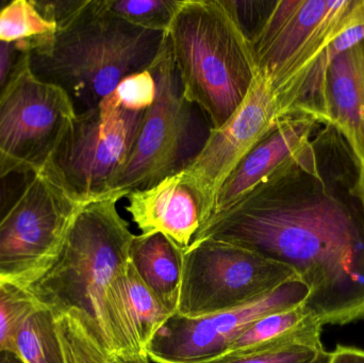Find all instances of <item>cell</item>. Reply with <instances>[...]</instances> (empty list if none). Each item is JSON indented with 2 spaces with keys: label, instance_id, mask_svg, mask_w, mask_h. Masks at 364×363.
Wrapping results in <instances>:
<instances>
[{
  "label": "cell",
  "instance_id": "1",
  "mask_svg": "<svg viewBox=\"0 0 364 363\" xmlns=\"http://www.w3.org/2000/svg\"><path fill=\"white\" fill-rule=\"evenodd\" d=\"M201 239L237 245L292 269L309 289L306 306L323 325L364 319V215L327 187L318 162L261 181L212 215L193 241Z\"/></svg>",
  "mask_w": 364,
  "mask_h": 363
},
{
  "label": "cell",
  "instance_id": "2",
  "mask_svg": "<svg viewBox=\"0 0 364 363\" xmlns=\"http://www.w3.org/2000/svg\"><path fill=\"white\" fill-rule=\"evenodd\" d=\"M126 194L87 202L44 272L26 286L55 319L70 311L87 318L110 354L143 353L127 306L126 270L134 234L119 215Z\"/></svg>",
  "mask_w": 364,
  "mask_h": 363
},
{
  "label": "cell",
  "instance_id": "3",
  "mask_svg": "<svg viewBox=\"0 0 364 363\" xmlns=\"http://www.w3.org/2000/svg\"><path fill=\"white\" fill-rule=\"evenodd\" d=\"M57 23L48 36L21 45L34 75L61 87L77 113L97 107L129 75L149 70L164 32L112 14L106 0H45Z\"/></svg>",
  "mask_w": 364,
  "mask_h": 363
},
{
  "label": "cell",
  "instance_id": "4",
  "mask_svg": "<svg viewBox=\"0 0 364 363\" xmlns=\"http://www.w3.org/2000/svg\"><path fill=\"white\" fill-rule=\"evenodd\" d=\"M166 38L184 99L218 129L258 75L252 40L227 0H181Z\"/></svg>",
  "mask_w": 364,
  "mask_h": 363
},
{
  "label": "cell",
  "instance_id": "5",
  "mask_svg": "<svg viewBox=\"0 0 364 363\" xmlns=\"http://www.w3.org/2000/svg\"><path fill=\"white\" fill-rule=\"evenodd\" d=\"M149 70L157 85L155 102L145 111L127 162L111 189L126 196L186 170L211 129L201 111L184 99L166 33Z\"/></svg>",
  "mask_w": 364,
  "mask_h": 363
},
{
  "label": "cell",
  "instance_id": "6",
  "mask_svg": "<svg viewBox=\"0 0 364 363\" xmlns=\"http://www.w3.org/2000/svg\"><path fill=\"white\" fill-rule=\"evenodd\" d=\"M299 279L284 264L213 239L183 251L176 315L198 319L252 304Z\"/></svg>",
  "mask_w": 364,
  "mask_h": 363
},
{
  "label": "cell",
  "instance_id": "7",
  "mask_svg": "<svg viewBox=\"0 0 364 363\" xmlns=\"http://www.w3.org/2000/svg\"><path fill=\"white\" fill-rule=\"evenodd\" d=\"M76 114L68 93L36 77L25 53L0 94V175L41 172Z\"/></svg>",
  "mask_w": 364,
  "mask_h": 363
},
{
  "label": "cell",
  "instance_id": "8",
  "mask_svg": "<svg viewBox=\"0 0 364 363\" xmlns=\"http://www.w3.org/2000/svg\"><path fill=\"white\" fill-rule=\"evenodd\" d=\"M143 115L102 102L77 113L43 170L85 204L109 195L129 157Z\"/></svg>",
  "mask_w": 364,
  "mask_h": 363
},
{
  "label": "cell",
  "instance_id": "9",
  "mask_svg": "<svg viewBox=\"0 0 364 363\" xmlns=\"http://www.w3.org/2000/svg\"><path fill=\"white\" fill-rule=\"evenodd\" d=\"M83 205L46 170L34 174L0 222V279L26 287L40 276Z\"/></svg>",
  "mask_w": 364,
  "mask_h": 363
},
{
  "label": "cell",
  "instance_id": "10",
  "mask_svg": "<svg viewBox=\"0 0 364 363\" xmlns=\"http://www.w3.org/2000/svg\"><path fill=\"white\" fill-rule=\"evenodd\" d=\"M282 119L271 79L259 70L241 106L222 127L210 129L203 148L181 172L198 195L203 225L213 215L216 196L225 181Z\"/></svg>",
  "mask_w": 364,
  "mask_h": 363
},
{
  "label": "cell",
  "instance_id": "11",
  "mask_svg": "<svg viewBox=\"0 0 364 363\" xmlns=\"http://www.w3.org/2000/svg\"><path fill=\"white\" fill-rule=\"evenodd\" d=\"M308 296L307 286L295 279L264 298L232 310L198 319L175 313L158 330L145 352L151 362L156 363L215 362L257 320L299 306Z\"/></svg>",
  "mask_w": 364,
  "mask_h": 363
},
{
  "label": "cell",
  "instance_id": "12",
  "mask_svg": "<svg viewBox=\"0 0 364 363\" xmlns=\"http://www.w3.org/2000/svg\"><path fill=\"white\" fill-rule=\"evenodd\" d=\"M352 0H278L252 44L259 70L274 79L303 63Z\"/></svg>",
  "mask_w": 364,
  "mask_h": 363
},
{
  "label": "cell",
  "instance_id": "13",
  "mask_svg": "<svg viewBox=\"0 0 364 363\" xmlns=\"http://www.w3.org/2000/svg\"><path fill=\"white\" fill-rule=\"evenodd\" d=\"M316 124L303 115L280 119L225 181L212 215L230 208L261 181L279 170L318 162L311 140Z\"/></svg>",
  "mask_w": 364,
  "mask_h": 363
},
{
  "label": "cell",
  "instance_id": "14",
  "mask_svg": "<svg viewBox=\"0 0 364 363\" xmlns=\"http://www.w3.org/2000/svg\"><path fill=\"white\" fill-rule=\"evenodd\" d=\"M126 211L142 234H161L186 249L203 223L198 195L182 173L127 196Z\"/></svg>",
  "mask_w": 364,
  "mask_h": 363
},
{
  "label": "cell",
  "instance_id": "15",
  "mask_svg": "<svg viewBox=\"0 0 364 363\" xmlns=\"http://www.w3.org/2000/svg\"><path fill=\"white\" fill-rule=\"evenodd\" d=\"M320 123L342 134L356 162L364 164V40L333 60L327 70Z\"/></svg>",
  "mask_w": 364,
  "mask_h": 363
},
{
  "label": "cell",
  "instance_id": "16",
  "mask_svg": "<svg viewBox=\"0 0 364 363\" xmlns=\"http://www.w3.org/2000/svg\"><path fill=\"white\" fill-rule=\"evenodd\" d=\"M322 322L305 303L260 318L248 326L220 359L243 357L288 347H310L324 351L321 336ZM218 359V360H220Z\"/></svg>",
  "mask_w": 364,
  "mask_h": 363
},
{
  "label": "cell",
  "instance_id": "17",
  "mask_svg": "<svg viewBox=\"0 0 364 363\" xmlns=\"http://www.w3.org/2000/svg\"><path fill=\"white\" fill-rule=\"evenodd\" d=\"M183 249L161 234H134L129 260L145 285L172 315L178 307Z\"/></svg>",
  "mask_w": 364,
  "mask_h": 363
},
{
  "label": "cell",
  "instance_id": "18",
  "mask_svg": "<svg viewBox=\"0 0 364 363\" xmlns=\"http://www.w3.org/2000/svg\"><path fill=\"white\" fill-rule=\"evenodd\" d=\"M11 353L23 363H65L57 319L50 310L36 303L19 325Z\"/></svg>",
  "mask_w": 364,
  "mask_h": 363
},
{
  "label": "cell",
  "instance_id": "19",
  "mask_svg": "<svg viewBox=\"0 0 364 363\" xmlns=\"http://www.w3.org/2000/svg\"><path fill=\"white\" fill-rule=\"evenodd\" d=\"M55 28L44 0H12L0 8V42L26 45L53 33Z\"/></svg>",
  "mask_w": 364,
  "mask_h": 363
},
{
  "label": "cell",
  "instance_id": "20",
  "mask_svg": "<svg viewBox=\"0 0 364 363\" xmlns=\"http://www.w3.org/2000/svg\"><path fill=\"white\" fill-rule=\"evenodd\" d=\"M126 293L128 311L139 343L145 351L158 330L173 315L145 285L130 260L126 270Z\"/></svg>",
  "mask_w": 364,
  "mask_h": 363
},
{
  "label": "cell",
  "instance_id": "21",
  "mask_svg": "<svg viewBox=\"0 0 364 363\" xmlns=\"http://www.w3.org/2000/svg\"><path fill=\"white\" fill-rule=\"evenodd\" d=\"M57 330L65 363H107L110 353L82 313L73 310L60 315Z\"/></svg>",
  "mask_w": 364,
  "mask_h": 363
},
{
  "label": "cell",
  "instance_id": "22",
  "mask_svg": "<svg viewBox=\"0 0 364 363\" xmlns=\"http://www.w3.org/2000/svg\"><path fill=\"white\" fill-rule=\"evenodd\" d=\"M181 0H106L107 9L127 23L149 30L168 31Z\"/></svg>",
  "mask_w": 364,
  "mask_h": 363
},
{
  "label": "cell",
  "instance_id": "23",
  "mask_svg": "<svg viewBox=\"0 0 364 363\" xmlns=\"http://www.w3.org/2000/svg\"><path fill=\"white\" fill-rule=\"evenodd\" d=\"M36 305L25 286L0 279V354L11 353L19 325Z\"/></svg>",
  "mask_w": 364,
  "mask_h": 363
},
{
  "label": "cell",
  "instance_id": "24",
  "mask_svg": "<svg viewBox=\"0 0 364 363\" xmlns=\"http://www.w3.org/2000/svg\"><path fill=\"white\" fill-rule=\"evenodd\" d=\"M157 85L149 70L129 75L107 96L102 104L132 112H145L155 102Z\"/></svg>",
  "mask_w": 364,
  "mask_h": 363
},
{
  "label": "cell",
  "instance_id": "25",
  "mask_svg": "<svg viewBox=\"0 0 364 363\" xmlns=\"http://www.w3.org/2000/svg\"><path fill=\"white\" fill-rule=\"evenodd\" d=\"M242 29L252 40L264 23L275 1L263 0H227Z\"/></svg>",
  "mask_w": 364,
  "mask_h": 363
},
{
  "label": "cell",
  "instance_id": "26",
  "mask_svg": "<svg viewBox=\"0 0 364 363\" xmlns=\"http://www.w3.org/2000/svg\"><path fill=\"white\" fill-rule=\"evenodd\" d=\"M321 352L310 347H294L210 363H312Z\"/></svg>",
  "mask_w": 364,
  "mask_h": 363
},
{
  "label": "cell",
  "instance_id": "27",
  "mask_svg": "<svg viewBox=\"0 0 364 363\" xmlns=\"http://www.w3.org/2000/svg\"><path fill=\"white\" fill-rule=\"evenodd\" d=\"M33 175H12L8 177L0 175V222L16 202Z\"/></svg>",
  "mask_w": 364,
  "mask_h": 363
},
{
  "label": "cell",
  "instance_id": "28",
  "mask_svg": "<svg viewBox=\"0 0 364 363\" xmlns=\"http://www.w3.org/2000/svg\"><path fill=\"white\" fill-rule=\"evenodd\" d=\"M25 53V49L19 44L0 42V94L8 85Z\"/></svg>",
  "mask_w": 364,
  "mask_h": 363
},
{
  "label": "cell",
  "instance_id": "29",
  "mask_svg": "<svg viewBox=\"0 0 364 363\" xmlns=\"http://www.w3.org/2000/svg\"><path fill=\"white\" fill-rule=\"evenodd\" d=\"M329 363H364V351L339 345L335 351L331 352Z\"/></svg>",
  "mask_w": 364,
  "mask_h": 363
},
{
  "label": "cell",
  "instance_id": "30",
  "mask_svg": "<svg viewBox=\"0 0 364 363\" xmlns=\"http://www.w3.org/2000/svg\"><path fill=\"white\" fill-rule=\"evenodd\" d=\"M107 363H151L146 352L138 354H110Z\"/></svg>",
  "mask_w": 364,
  "mask_h": 363
},
{
  "label": "cell",
  "instance_id": "31",
  "mask_svg": "<svg viewBox=\"0 0 364 363\" xmlns=\"http://www.w3.org/2000/svg\"><path fill=\"white\" fill-rule=\"evenodd\" d=\"M352 193L358 200L364 215V164L358 168V175H357L356 181L353 187Z\"/></svg>",
  "mask_w": 364,
  "mask_h": 363
},
{
  "label": "cell",
  "instance_id": "32",
  "mask_svg": "<svg viewBox=\"0 0 364 363\" xmlns=\"http://www.w3.org/2000/svg\"><path fill=\"white\" fill-rule=\"evenodd\" d=\"M0 363H23L17 356L12 353L0 354Z\"/></svg>",
  "mask_w": 364,
  "mask_h": 363
},
{
  "label": "cell",
  "instance_id": "33",
  "mask_svg": "<svg viewBox=\"0 0 364 363\" xmlns=\"http://www.w3.org/2000/svg\"><path fill=\"white\" fill-rule=\"evenodd\" d=\"M331 362V352L323 351L316 356L312 363H329Z\"/></svg>",
  "mask_w": 364,
  "mask_h": 363
},
{
  "label": "cell",
  "instance_id": "34",
  "mask_svg": "<svg viewBox=\"0 0 364 363\" xmlns=\"http://www.w3.org/2000/svg\"><path fill=\"white\" fill-rule=\"evenodd\" d=\"M6 2V1H4V0H0V8H1V6H4Z\"/></svg>",
  "mask_w": 364,
  "mask_h": 363
}]
</instances>
